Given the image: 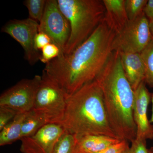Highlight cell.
I'll use <instances>...</instances> for the list:
<instances>
[{"instance_id":"8","label":"cell","mask_w":153,"mask_h":153,"mask_svg":"<svg viewBox=\"0 0 153 153\" xmlns=\"http://www.w3.org/2000/svg\"><path fill=\"white\" fill-rule=\"evenodd\" d=\"M38 27V22L28 18L10 20L1 30L2 33L8 34L21 45L24 50L25 59L31 65L36 64L41 57L35 44Z\"/></svg>"},{"instance_id":"17","label":"cell","mask_w":153,"mask_h":153,"mask_svg":"<svg viewBox=\"0 0 153 153\" xmlns=\"http://www.w3.org/2000/svg\"><path fill=\"white\" fill-rule=\"evenodd\" d=\"M140 54L144 66L145 82L148 86L153 88V37Z\"/></svg>"},{"instance_id":"29","label":"cell","mask_w":153,"mask_h":153,"mask_svg":"<svg viewBox=\"0 0 153 153\" xmlns=\"http://www.w3.org/2000/svg\"><path fill=\"white\" fill-rule=\"evenodd\" d=\"M151 32H152V34L153 36V27L151 28Z\"/></svg>"},{"instance_id":"6","label":"cell","mask_w":153,"mask_h":153,"mask_svg":"<svg viewBox=\"0 0 153 153\" xmlns=\"http://www.w3.org/2000/svg\"><path fill=\"white\" fill-rule=\"evenodd\" d=\"M149 23L143 13L128 23L116 34L113 43V51L140 53L152 39Z\"/></svg>"},{"instance_id":"18","label":"cell","mask_w":153,"mask_h":153,"mask_svg":"<svg viewBox=\"0 0 153 153\" xmlns=\"http://www.w3.org/2000/svg\"><path fill=\"white\" fill-rule=\"evenodd\" d=\"M52 153H77L76 135L65 130L55 144Z\"/></svg>"},{"instance_id":"28","label":"cell","mask_w":153,"mask_h":153,"mask_svg":"<svg viewBox=\"0 0 153 153\" xmlns=\"http://www.w3.org/2000/svg\"><path fill=\"white\" fill-rule=\"evenodd\" d=\"M149 153H153V147H152L150 149H148Z\"/></svg>"},{"instance_id":"21","label":"cell","mask_w":153,"mask_h":153,"mask_svg":"<svg viewBox=\"0 0 153 153\" xmlns=\"http://www.w3.org/2000/svg\"><path fill=\"white\" fill-rule=\"evenodd\" d=\"M41 51L40 60L46 64L58 57L60 53L59 47L53 43L48 44Z\"/></svg>"},{"instance_id":"7","label":"cell","mask_w":153,"mask_h":153,"mask_svg":"<svg viewBox=\"0 0 153 153\" xmlns=\"http://www.w3.org/2000/svg\"><path fill=\"white\" fill-rule=\"evenodd\" d=\"M38 32L47 34L52 43L64 54L70 34L69 22L60 10L57 0H47L44 16L39 23Z\"/></svg>"},{"instance_id":"9","label":"cell","mask_w":153,"mask_h":153,"mask_svg":"<svg viewBox=\"0 0 153 153\" xmlns=\"http://www.w3.org/2000/svg\"><path fill=\"white\" fill-rule=\"evenodd\" d=\"M41 79V75H36L32 79L20 80L1 94L0 106L9 108L19 113L31 111Z\"/></svg>"},{"instance_id":"5","label":"cell","mask_w":153,"mask_h":153,"mask_svg":"<svg viewBox=\"0 0 153 153\" xmlns=\"http://www.w3.org/2000/svg\"><path fill=\"white\" fill-rule=\"evenodd\" d=\"M33 110L45 116L49 123L60 124L68 96L57 82L43 70Z\"/></svg>"},{"instance_id":"19","label":"cell","mask_w":153,"mask_h":153,"mask_svg":"<svg viewBox=\"0 0 153 153\" xmlns=\"http://www.w3.org/2000/svg\"><path fill=\"white\" fill-rule=\"evenodd\" d=\"M47 0H25L24 4L27 8L30 19L40 23L44 16Z\"/></svg>"},{"instance_id":"16","label":"cell","mask_w":153,"mask_h":153,"mask_svg":"<svg viewBox=\"0 0 153 153\" xmlns=\"http://www.w3.org/2000/svg\"><path fill=\"white\" fill-rule=\"evenodd\" d=\"M48 123L47 118L43 114L32 110L28 112L24 121L21 139L32 136Z\"/></svg>"},{"instance_id":"2","label":"cell","mask_w":153,"mask_h":153,"mask_svg":"<svg viewBox=\"0 0 153 153\" xmlns=\"http://www.w3.org/2000/svg\"><path fill=\"white\" fill-rule=\"evenodd\" d=\"M95 80L102 91L113 131L118 138L131 142L137 134L133 117L134 91L124 72L119 52H113Z\"/></svg>"},{"instance_id":"24","label":"cell","mask_w":153,"mask_h":153,"mask_svg":"<svg viewBox=\"0 0 153 153\" xmlns=\"http://www.w3.org/2000/svg\"><path fill=\"white\" fill-rule=\"evenodd\" d=\"M131 143V146L123 153H149L146 142L135 139Z\"/></svg>"},{"instance_id":"23","label":"cell","mask_w":153,"mask_h":153,"mask_svg":"<svg viewBox=\"0 0 153 153\" xmlns=\"http://www.w3.org/2000/svg\"><path fill=\"white\" fill-rule=\"evenodd\" d=\"M129 146L128 141L125 140H120L98 153H123Z\"/></svg>"},{"instance_id":"15","label":"cell","mask_w":153,"mask_h":153,"mask_svg":"<svg viewBox=\"0 0 153 153\" xmlns=\"http://www.w3.org/2000/svg\"><path fill=\"white\" fill-rule=\"evenodd\" d=\"M28 112L18 113L13 120L1 130L0 146L11 144L18 140H21L22 126Z\"/></svg>"},{"instance_id":"25","label":"cell","mask_w":153,"mask_h":153,"mask_svg":"<svg viewBox=\"0 0 153 153\" xmlns=\"http://www.w3.org/2000/svg\"><path fill=\"white\" fill-rule=\"evenodd\" d=\"M50 43H52L51 39L47 34L38 32L35 39V46L38 50H42L44 47Z\"/></svg>"},{"instance_id":"27","label":"cell","mask_w":153,"mask_h":153,"mask_svg":"<svg viewBox=\"0 0 153 153\" xmlns=\"http://www.w3.org/2000/svg\"><path fill=\"white\" fill-rule=\"evenodd\" d=\"M151 102H152V114L151 119L150 120L151 123H153V93H152V100Z\"/></svg>"},{"instance_id":"26","label":"cell","mask_w":153,"mask_h":153,"mask_svg":"<svg viewBox=\"0 0 153 153\" xmlns=\"http://www.w3.org/2000/svg\"><path fill=\"white\" fill-rule=\"evenodd\" d=\"M143 13L149 23L150 28L153 27V0H149L145 6Z\"/></svg>"},{"instance_id":"22","label":"cell","mask_w":153,"mask_h":153,"mask_svg":"<svg viewBox=\"0 0 153 153\" xmlns=\"http://www.w3.org/2000/svg\"><path fill=\"white\" fill-rule=\"evenodd\" d=\"M18 113L9 108L0 106V131L13 120Z\"/></svg>"},{"instance_id":"11","label":"cell","mask_w":153,"mask_h":153,"mask_svg":"<svg viewBox=\"0 0 153 153\" xmlns=\"http://www.w3.org/2000/svg\"><path fill=\"white\" fill-rule=\"evenodd\" d=\"M145 81L134 91L133 117L136 126V139L147 141L153 139V125L148 117V109L152 100Z\"/></svg>"},{"instance_id":"12","label":"cell","mask_w":153,"mask_h":153,"mask_svg":"<svg viewBox=\"0 0 153 153\" xmlns=\"http://www.w3.org/2000/svg\"><path fill=\"white\" fill-rule=\"evenodd\" d=\"M119 52L124 74L134 91L145 81L144 66L140 54Z\"/></svg>"},{"instance_id":"14","label":"cell","mask_w":153,"mask_h":153,"mask_svg":"<svg viewBox=\"0 0 153 153\" xmlns=\"http://www.w3.org/2000/svg\"><path fill=\"white\" fill-rule=\"evenodd\" d=\"M77 153H98L120 139L100 135H76Z\"/></svg>"},{"instance_id":"4","label":"cell","mask_w":153,"mask_h":153,"mask_svg":"<svg viewBox=\"0 0 153 153\" xmlns=\"http://www.w3.org/2000/svg\"><path fill=\"white\" fill-rule=\"evenodd\" d=\"M57 1L70 25V36L64 53L68 55L84 43L102 22L105 7L102 0Z\"/></svg>"},{"instance_id":"1","label":"cell","mask_w":153,"mask_h":153,"mask_svg":"<svg viewBox=\"0 0 153 153\" xmlns=\"http://www.w3.org/2000/svg\"><path fill=\"white\" fill-rule=\"evenodd\" d=\"M116 35L103 19L84 43L70 54H60L44 70L69 96L101 72L113 52Z\"/></svg>"},{"instance_id":"13","label":"cell","mask_w":153,"mask_h":153,"mask_svg":"<svg viewBox=\"0 0 153 153\" xmlns=\"http://www.w3.org/2000/svg\"><path fill=\"white\" fill-rule=\"evenodd\" d=\"M105 9L104 20L116 34L120 32L129 22L125 0H102Z\"/></svg>"},{"instance_id":"3","label":"cell","mask_w":153,"mask_h":153,"mask_svg":"<svg viewBox=\"0 0 153 153\" xmlns=\"http://www.w3.org/2000/svg\"><path fill=\"white\" fill-rule=\"evenodd\" d=\"M60 124L76 135H100L118 139L111 126L102 91L95 79L68 97Z\"/></svg>"},{"instance_id":"10","label":"cell","mask_w":153,"mask_h":153,"mask_svg":"<svg viewBox=\"0 0 153 153\" xmlns=\"http://www.w3.org/2000/svg\"><path fill=\"white\" fill-rule=\"evenodd\" d=\"M66 130L60 124L48 123L32 136L21 139L22 153H52Z\"/></svg>"},{"instance_id":"20","label":"cell","mask_w":153,"mask_h":153,"mask_svg":"<svg viewBox=\"0 0 153 153\" xmlns=\"http://www.w3.org/2000/svg\"><path fill=\"white\" fill-rule=\"evenodd\" d=\"M147 0H125L126 12L129 21L134 20L143 13Z\"/></svg>"}]
</instances>
